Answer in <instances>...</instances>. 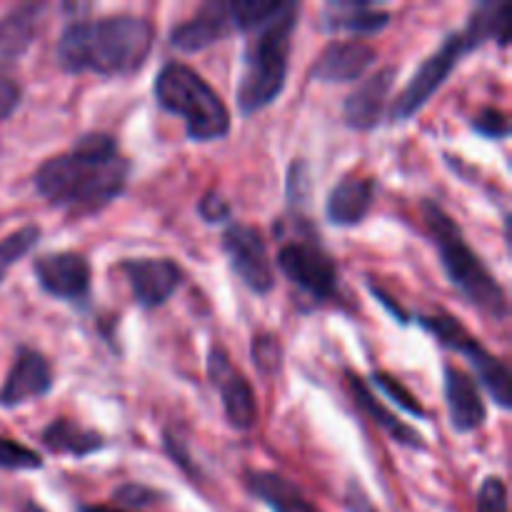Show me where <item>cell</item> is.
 <instances>
[{
  "instance_id": "30",
  "label": "cell",
  "mask_w": 512,
  "mask_h": 512,
  "mask_svg": "<svg viewBox=\"0 0 512 512\" xmlns=\"http://www.w3.org/2000/svg\"><path fill=\"white\" fill-rule=\"evenodd\" d=\"M20 100H23V90H20V85L15 83V80L0 78V123L8 120L10 115L18 110Z\"/></svg>"
},
{
  "instance_id": "9",
  "label": "cell",
  "mask_w": 512,
  "mask_h": 512,
  "mask_svg": "<svg viewBox=\"0 0 512 512\" xmlns=\"http://www.w3.org/2000/svg\"><path fill=\"white\" fill-rule=\"evenodd\" d=\"M223 250L240 283L255 295H268L275 288V270L268 245L258 228L230 223L223 233Z\"/></svg>"
},
{
  "instance_id": "13",
  "label": "cell",
  "mask_w": 512,
  "mask_h": 512,
  "mask_svg": "<svg viewBox=\"0 0 512 512\" xmlns=\"http://www.w3.org/2000/svg\"><path fill=\"white\" fill-rule=\"evenodd\" d=\"M53 390V365L40 350L18 348L10 373L0 390V408H18L45 398Z\"/></svg>"
},
{
  "instance_id": "34",
  "label": "cell",
  "mask_w": 512,
  "mask_h": 512,
  "mask_svg": "<svg viewBox=\"0 0 512 512\" xmlns=\"http://www.w3.org/2000/svg\"><path fill=\"white\" fill-rule=\"evenodd\" d=\"M20 512H48L43 508V505H38V503H33V500H28V503L23 505V510Z\"/></svg>"
},
{
  "instance_id": "20",
  "label": "cell",
  "mask_w": 512,
  "mask_h": 512,
  "mask_svg": "<svg viewBox=\"0 0 512 512\" xmlns=\"http://www.w3.org/2000/svg\"><path fill=\"white\" fill-rule=\"evenodd\" d=\"M48 8V3H23L3 15L0 20V60L10 63L28 53L43 28V15L48 13Z\"/></svg>"
},
{
  "instance_id": "11",
  "label": "cell",
  "mask_w": 512,
  "mask_h": 512,
  "mask_svg": "<svg viewBox=\"0 0 512 512\" xmlns=\"http://www.w3.org/2000/svg\"><path fill=\"white\" fill-rule=\"evenodd\" d=\"M135 303L145 310L163 308L183 285L185 273L170 258H128L118 265Z\"/></svg>"
},
{
  "instance_id": "6",
  "label": "cell",
  "mask_w": 512,
  "mask_h": 512,
  "mask_svg": "<svg viewBox=\"0 0 512 512\" xmlns=\"http://www.w3.org/2000/svg\"><path fill=\"white\" fill-rule=\"evenodd\" d=\"M155 100L170 115L185 120L193 143H213L230 133V110L213 85L185 63H168L155 78Z\"/></svg>"
},
{
  "instance_id": "3",
  "label": "cell",
  "mask_w": 512,
  "mask_h": 512,
  "mask_svg": "<svg viewBox=\"0 0 512 512\" xmlns=\"http://www.w3.org/2000/svg\"><path fill=\"white\" fill-rule=\"evenodd\" d=\"M510 38L512 5L508 0H488V3H480L470 13L465 28L458 30V33H450L443 40V45L415 70L413 78L408 80V85L400 90L395 103L388 108V118L393 123H405L413 115H418L428 105V100L443 88V83L458 68V63L465 55L478 50L480 45L490 43V40H495L500 48H505L510 43Z\"/></svg>"
},
{
  "instance_id": "10",
  "label": "cell",
  "mask_w": 512,
  "mask_h": 512,
  "mask_svg": "<svg viewBox=\"0 0 512 512\" xmlns=\"http://www.w3.org/2000/svg\"><path fill=\"white\" fill-rule=\"evenodd\" d=\"M208 378L210 385H215L223 403L225 420L230 428L248 433L258 423V405H255V393L250 388L248 378L233 365L225 348L213 345L208 353Z\"/></svg>"
},
{
  "instance_id": "12",
  "label": "cell",
  "mask_w": 512,
  "mask_h": 512,
  "mask_svg": "<svg viewBox=\"0 0 512 512\" xmlns=\"http://www.w3.org/2000/svg\"><path fill=\"white\" fill-rule=\"evenodd\" d=\"M33 273L38 285L50 298L65 300V303H85L90 298V270L88 258L83 253L63 250V253H45L35 260Z\"/></svg>"
},
{
  "instance_id": "25",
  "label": "cell",
  "mask_w": 512,
  "mask_h": 512,
  "mask_svg": "<svg viewBox=\"0 0 512 512\" xmlns=\"http://www.w3.org/2000/svg\"><path fill=\"white\" fill-rule=\"evenodd\" d=\"M373 383L378 385V388L383 390L390 400H395V405H398L400 410H405V413L413 415V418H428V410L420 405V400L415 398V395L410 393V390L405 388L398 378H393V375H388V373H380L378 370V373H373Z\"/></svg>"
},
{
  "instance_id": "33",
  "label": "cell",
  "mask_w": 512,
  "mask_h": 512,
  "mask_svg": "<svg viewBox=\"0 0 512 512\" xmlns=\"http://www.w3.org/2000/svg\"><path fill=\"white\" fill-rule=\"evenodd\" d=\"M78 512H140V510H125L118 505H80Z\"/></svg>"
},
{
  "instance_id": "28",
  "label": "cell",
  "mask_w": 512,
  "mask_h": 512,
  "mask_svg": "<svg viewBox=\"0 0 512 512\" xmlns=\"http://www.w3.org/2000/svg\"><path fill=\"white\" fill-rule=\"evenodd\" d=\"M478 512H510L508 510V485L498 475L483 480L478 490Z\"/></svg>"
},
{
  "instance_id": "2",
  "label": "cell",
  "mask_w": 512,
  "mask_h": 512,
  "mask_svg": "<svg viewBox=\"0 0 512 512\" xmlns=\"http://www.w3.org/2000/svg\"><path fill=\"white\" fill-rule=\"evenodd\" d=\"M155 45V25L143 15H108L75 20L55 45L60 70L70 75L95 73L105 78L133 75L148 63Z\"/></svg>"
},
{
  "instance_id": "27",
  "label": "cell",
  "mask_w": 512,
  "mask_h": 512,
  "mask_svg": "<svg viewBox=\"0 0 512 512\" xmlns=\"http://www.w3.org/2000/svg\"><path fill=\"white\" fill-rule=\"evenodd\" d=\"M0 468L3 470H40L43 468V460L35 450L25 448L18 440H10L0 435Z\"/></svg>"
},
{
  "instance_id": "29",
  "label": "cell",
  "mask_w": 512,
  "mask_h": 512,
  "mask_svg": "<svg viewBox=\"0 0 512 512\" xmlns=\"http://www.w3.org/2000/svg\"><path fill=\"white\" fill-rule=\"evenodd\" d=\"M473 128L488 140H505L510 135V120L503 110L483 108L473 118Z\"/></svg>"
},
{
  "instance_id": "32",
  "label": "cell",
  "mask_w": 512,
  "mask_h": 512,
  "mask_svg": "<svg viewBox=\"0 0 512 512\" xmlns=\"http://www.w3.org/2000/svg\"><path fill=\"white\" fill-rule=\"evenodd\" d=\"M373 295L385 305V308H388L390 315H395V320H398V323H408V313H405V310L400 308L393 298H388V295H385L380 288H373Z\"/></svg>"
},
{
  "instance_id": "7",
  "label": "cell",
  "mask_w": 512,
  "mask_h": 512,
  "mask_svg": "<svg viewBox=\"0 0 512 512\" xmlns=\"http://www.w3.org/2000/svg\"><path fill=\"white\" fill-rule=\"evenodd\" d=\"M278 268L313 308L338 298V265L308 223L295 225L293 235L280 245Z\"/></svg>"
},
{
  "instance_id": "15",
  "label": "cell",
  "mask_w": 512,
  "mask_h": 512,
  "mask_svg": "<svg viewBox=\"0 0 512 512\" xmlns=\"http://www.w3.org/2000/svg\"><path fill=\"white\" fill-rule=\"evenodd\" d=\"M398 68H380L370 73L353 93L345 98L343 115L345 123L353 130H373L388 115L390 93H393Z\"/></svg>"
},
{
  "instance_id": "31",
  "label": "cell",
  "mask_w": 512,
  "mask_h": 512,
  "mask_svg": "<svg viewBox=\"0 0 512 512\" xmlns=\"http://www.w3.org/2000/svg\"><path fill=\"white\" fill-rule=\"evenodd\" d=\"M200 215H203L208 223H220V220L230 218V205L228 200L220 198L218 193H208L200 200Z\"/></svg>"
},
{
  "instance_id": "16",
  "label": "cell",
  "mask_w": 512,
  "mask_h": 512,
  "mask_svg": "<svg viewBox=\"0 0 512 512\" xmlns=\"http://www.w3.org/2000/svg\"><path fill=\"white\" fill-rule=\"evenodd\" d=\"M378 50L365 40H333L310 68V78L318 83H353L373 68Z\"/></svg>"
},
{
  "instance_id": "1",
  "label": "cell",
  "mask_w": 512,
  "mask_h": 512,
  "mask_svg": "<svg viewBox=\"0 0 512 512\" xmlns=\"http://www.w3.org/2000/svg\"><path fill=\"white\" fill-rule=\"evenodd\" d=\"M130 160L108 133H85L68 153L45 160L33 175L35 190L55 208L75 215L103 210L125 193Z\"/></svg>"
},
{
  "instance_id": "19",
  "label": "cell",
  "mask_w": 512,
  "mask_h": 512,
  "mask_svg": "<svg viewBox=\"0 0 512 512\" xmlns=\"http://www.w3.org/2000/svg\"><path fill=\"white\" fill-rule=\"evenodd\" d=\"M375 203V180L373 178H343L328 195L325 203V218L338 228H353L368 218Z\"/></svg>"
},
{
  "instance_id": "23",
  "label": "cell",
  "mask_w": 512,
  "mask_h": 512,
  "mask_svg": "<svg viewBox=\"0 0 512 512\" xmlns=\"http://www.w3.org/2000/svg\"><path fill=\"white\" fill-rule=\"evenodd\" d=\"M348 385H350V390H353V398H355V403H358V408L363 410V413L368 415V418L373 420L380 430H385V433H388L395 443L405 445V448H413V450H425L423 435L415 433L410 425H405L403 420H398V415H395L393 410L385 408V405L375 398L373 390L365 385V380L360 378V375L348 373Z\"/></svg>"
},
{
  "instance_id": "14",
  "label": "cell",
  "mask_w": 512,
  "mask_h": 512,
  "mask_svg": "<svg viewBox=\"0 0 512 512\" xmlns=\"http://www.w3.org/2000/svg\"><path fill=\"white\" fill-rule=\"evenodd\" d=\"M230 33H235V28L228 0H210L195 10L193 18L183 20L170 30V45L180 53H200L228 38Z\"/></svg>"
},
{
  "instance_id": "8",
  "label": "cell",
  "mask_w": 512,
  "mask_h": 512,
  "mask_svg": "<svg viewBox=\"0 0 512 512\" xmlns=\"http://www.w3.org/2000/svg\"><path fill=\"white\" fill-rule=\"evenodd\" d=\"M418 325L438 338L443 348L463 355L475 370V383L483 385L498 408H512V375L500 358H495L458 318L450 315H418Z\"/></svg>"
},
{
  "instance_id": "22",
  "label": "cell",
  "mask_w": 512,
  "mask_h": 512,
  "mask_svg": "<svg viewBox=\"0 0 512 512\" xmlns=\"http://www.w3.org/2000/svg\"><path fill=\"white\" fill-rule=\"evenodd\" d=\"M40 443L48 453L68 455V458H88V455L100 453L108 445L103 433L93 428H83L75 420L58 418L43 430Z\"/></svg>"
},
{
  "instance_id": "26",
  "label": "cell",
  "mask_w": 512,
  "mask_h": 512,
  "mask_svg": "<svg viewBox=\"0 0 512 512\" xmlns=\"http://www.w3.org/2000/svg\"><path fill=\"white\" fill-rule=\"evenodd\" d=\"M250 355H253L255 368L263 375H275L280 370V365H283V345L278 343L275 335H255L253 345H250Z\"/></svg>"
},
{
  "instance_id": "18",
  "label": "cell",
  "mask_w": 512,
  "mask_h": 512,
  "mask_svg": "<svg viewBox=\"0 0 512 512\" xmlns=\"http://www.w3.org/2000/svg\"><path fill=\"white\" fill-rule=\"evenodd\" d=\"M245 488L273 512H320L298 483L273 470H248Z\"/></svg>"
},
{
  "instance_id": "5",
  "label": "cell",
  "mask_w": 512,
  "mask_h": 512,
  "mask_svg": "<svg viewBox=\"0 0 512 512\" xmlns=\"http://www.w3.org/2000/svg\"><path fill=\"white\" fill-rule=\"evenodd\" d=\"M423 218L428 225L430 235L438 248L440 263H443L445 275H448L450 285L458 290L465 298V303L475 305L480 313L490 315L493 320L503 323L510 315L508 295L505 288L498 283L488 265L483 263L478 253L468 245L463 230L450 218L438 203L425 200L423 203Z\"/></svg>"
},
{
  "instance_id": "17",
  "label": "cell",
  "mask_w": 512,
  "mask_h": 512,
  "mask_svg": "<svg viewBox=\"0 0 512 512\" xmlns=\"http://www.w3.org/2000/svg\"><path fill=\"white\" fill-rule=\"evenodd\" d=\"M443 390L445 403H448L450 428L460 435L475 433L488 420V405L480 395V385L475 383L473 375L455 365L443 368Z\"/></svg>"
},
{
  "instance_id": "4",
  "label": "cell",
  "mask_w": 512,
  "mask_h": 512,
  "mask_svg": "<svg viewBox=\"0 0 512 512\" xmlns=\"http://www.w3.org/2000/svg\"><path fill=\"white\" fill-rule=\"evenodd\" d=\"M298 18L300 3H278L273 13L245 30L248 43H245L238 93H235V103L245 118L273 105L285 90Z\"/></svg>"
},
{
  "instance_id": "21",
  "label": "cell",
  "mask_w": 512,
  "mask_h": 512,
  "mask_svg": "<svg viewBox=\"0 0 512 512\" xmlns=\"http://www.w3.org/2000/svg\"><path fill=\"white\" fill-rule=\"evenodd\" d=\"M393 23L388 10L375 8L368 0H333L323 8L320 25L325 30H345L353 35H375Z\"/></svg>"
},
{
  "instance_id": "24",
  "label": "cell",
  "mask_w": 512,
  "mask_h": 512,
  "mask_svg": "<svg viewBox=\"0 0 512 512\" xmlns=\"http://www.w3.org/2000/svg\"><path fill=\"white\" fill-rule=\"evenodd\" d=\"M40 240V228L38 225H25V228L15 230L8 238L0 240V283L5 280L8 270L18 263L20 258L30 253V250L38 245Z\"/></svg>"
}]
</instances>
